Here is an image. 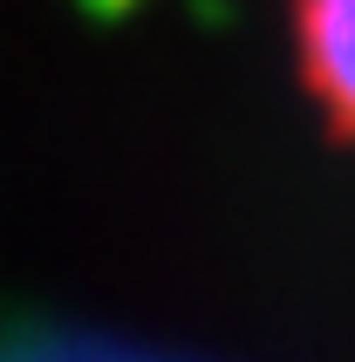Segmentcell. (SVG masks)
<instances>
[{"mask_svg":"<svg viewBox=\"0 0 355 362\" xmlns=\"http://www.w3.org/2000/svg\"><path fill=\"white\" fill-rule=\"evenodd\" d=\"M294 55L321 123L355 144V0H294Z\"/></svg>","mask_w":355,"mask_h":362,"instance_id":"1","label":"cell"}]
</instances>
